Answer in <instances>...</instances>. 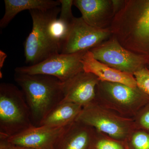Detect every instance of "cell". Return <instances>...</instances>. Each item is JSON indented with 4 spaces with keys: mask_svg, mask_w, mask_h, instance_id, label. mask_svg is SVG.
Masks as SVG:
<instances>
[{
    "mask_svg": "<svg viewBox=\"0 0 149 149\" xmlns=\"http://www.w3.org/2000/svg\"><path fill=\"white\" fill-rule=\"evenodd\" d=\"M110 29L123 47L149 66V0H124Z\"/></svg>",
    "mask_w": 149,
    "mask_h": 149,
    "instance_id": "1",
    "label": "cell"
},
{
    "mask_svg": "<svg viewBox=\"0 0 149 149\" xmlns=\"http://www.w3.org/2000/svg\"><path fill=\"white\" fill-rule=\"evenodd\" d=\"M14 80L24 93L34 126H40L48 113L64 99L63 83L55 77L15 72Z\"/></svg>",
    "mask_w": 149,
    "mask_h": 149,
    "instance_id": "2",
    "label": "cell"
},
{
    "mask_svg": "<svg viewBox=\"0 0 149 149\" xmlns=\"http://www.w3.org/2000/svg\"><path fill=\"white\" fill-rule=\"evenodd\" d=\"M61 7L29 11L32 17V31L24 43L25 62L34 65L60 53L61 45L52 37L49 30L51 22L57 18Z\"/></svg>",
    "mask_w": 149,
    "mask_h": 149,
    "instance_id": "3",
    "label": "cell"
},
{
    "mask_svg": "<svg viewBox=\"0 0 149 149\" xmlns=\"http://www.w3.org/2000/svg\"><path fill=\"white\" fill-rule=\"evenodd\" d=\"M34 126L23 92L13 84L0 85V139L8 138Z\"/></svg>",
    "mask_w": 149,
    "mask_h": 149,
    "instance_id": "4",
    "label": "cell"
},
{
    "mask_svg": "<svg viewBox=\"0 0 149 149\" xmlns=\"http://www.w3.org/2000/svg\"><path fill=\"white\" fill-rule=\"evenodd\" d=\"M95 100L123 117L133 118L148 103L149 96L138 87L100 81Z\"/></svg>",
    "mask_w": 149,
    "mask_h": 149,
    "instance_id": "5",
    "label": "cell"
},
{
    "mask_svg": "<svg viewBox=\"0 0 149 149\" xmlns=\"http://www.w3.org/2000/svg\"><path fill=\"white\" fill-rule=\"evenodd\" d=\"M76 121L122 141H126L135 129L133 118L123 117L95 100L83 107Z\"/></svg>",
    "mask_w": 149,
    "mask_h": 149,
    "instance_id": "6",
    "label": "cell"
},
{
    "mask_svg": "<svg viewBox=\"0 0 149 149\" xmlns=\"http://www.w3.org/2000/svg\"><path fill=\"white\" fill-rule=\"evenodd\" d=\"M87 51L71 54H58L34 65L17 67L15 72L49 75L64 82L84 71L81 60Z\"/></svg>",
    "mask_w": 149,
    "mask_h": 149,
    "instance_id": "7",
    "label": "cell"
},
{
    "mask_svg": "<svg viewBox=\"0 0 149 149\" xmlns=\"http://www.w3.org/2000/svg\"><path fill=\"white\" fill-rule=\"evenodd\" d=\"M90 51L95 58L102 63L133 75L147 66L145 59L123 47L112 35L108 40Z\"/></svg>",
    "mask_w": 149,
    "mask_h": 149,
    "instance_id": "8",
    "label": "cell"
},
{
    "mask_svg": "<svg viewBox=\"0 0 149 149\" xmlns=\"http://www.w3.org/2000/svg\"><path fill=\"white\" fill-rule=\"evenodd\" d=\"M110 29H101L87 24L81 17H74L67 36L62 43L61 54L90 51L111 37Z\"/></svg>",
    "mask_w": 149,
    "mask_h": 149,
    "instance_id": "9",
    "label": "cell"
},
{
    "mask_svg": "<svg viewBox=\"0 0 149 149\" xmlns=\"http://www.w3.org/2000/svg\"><path fill=\"white\" fill-rule=\"evenodd\" d=\"M67 127L32 126L7 140L11 143L32 149H54Z\"/></svg>",
    "mask_w": 149,
    "mask_h": 149,
    "instance_id": "10",
    "label": "cell"
},
{
    "mask_svg": "<svg viewBox=\"0 0 149 149\" xmlns=\"http://www.w3.org/2000/svg\"><path fill=\"white\" fill-rule=\"evenodd\" d=\"M100 82L93 73L83 71L63 83L64 99L83 107L95 100L96 88Z\"/></svg>",
    "mask_w": 149,
    "mask_h": 149,
    "instance_id": "11",
    "label": "cell"
},
{
    "mask_svg": "<svg viewBox=\"0 0 149 149\" xmlns=\"http://www.w3.org/2000/svg\"><path fill=\"white\" fill-rule=\"evenodd\" d=\"M87 24L101 29H110L116 12L113 0H74Z\"/></svg>",
    "mask_w": 149,
    "mask_h": 149,
    "instance_id": "12",
    "label": "cell"
},
{
    "mask_svg": "<svg viewBox=\"0 0 149 149\" xmlns=\"http://www.w3.org/2000/svg\"><path fill=\"white\" fill-rule=\"evenodd\" d=\"M83 70L95 75L100 81L121 83L132 88L137 87L133 74L121 72L97 60L90 51H87L81 60Z\"/></svg>",
    "mask_w": 149,
    "mask_h": 149,
    "instance_id": "13",
    "label": "cell"
},
{
    "mask_svg": "<svg viewBox=\"0 0 149 149\" xmlns=\"http://www.w3.org/2000/svg\"><path fill=\"white\" fill-rule=\"evenodd\" d=\"M95 129L79 121L68 126L54 149H91Z\"/></svg>",
    "mask_w": 149,
    "mask_h": 149,
    "instance_id": "14",
    "label": "cell"
},
{
    "mask_svg": "<svg viewBox=\"0 0 149 149\" xmlns=\"http://www.w3.org/2000/svg\"><path fill=\"white\" fill-rule=\"evenodd\" d=\"M5 11L0 21V27L5 28L17 15L25 10L49 9L60 6L59 1L53 0H4Z\"/></svg>",
    "mask_w": 149,
    "mask_h": 149,
    "instance_id": "15",
    "label": "cell"
},
{
    "mask_svg": "<svg viewBox=\"0 0 149 149\" xmlns=\"http://www.w3.org/2000/svg\"><path fill=\"white\" fill-rule=\"evenodd\" d=\"M82 109L80 105L63 100L48 113L40 125L66 127L76 121Z\"/></svg>",
    "mask_w": 149,
    "mask_h": 149,
    "instance_id": "16",
    "label": "cell"
},
{
    "mask_svg": "<svg viewBox=\"0 0 149 149\" xmlns=\"http://www.w3.org/2000/svg\"><path fill=\"white\" fill-rule=\"evenodd\" d=\"M91 149H128L126 141H118L95 130Z\"/></svg>",
    "mask_w": 149,
    "mask_h": 149,
    "instance_id": "17",
    "label": "cell"
},
{
    "mask_svg": "<svg viewBox=\"0 0 149 149\" xmlns=\"http://www.w3.org/2000/svg\"><path fill=\"white\" fill-rule=\"evenodd\" d=\"M126 142L128 149H149V132L135 128Z\"/></svg>",
    "mask_w": 149,
    "mask_h": 149,
    "instance_id": "18",
    "label": "cell"
},
{
    "mask_svg": "<svg viewBox=\"0 0 149 149\" xmlns=\"http://www.w3.org/2000/svg\"><path fill=\"white\" fill-rule=\"evenodd\" d=\"M71 24L59 18L52 20L49 25V30L52 37L61 45L66 38Z\"/></svg>",
    "mask_w": 149,
    "mask_h": 149,
    "instance_id": "19",
    "label": "cell"
},
{
    "mask_svg": "<svg viewBox=\"0 0 149 149\" xmlns=\"http://www.w3.org/2000/svg\"><path fill=\"white\" fill-rule=\"evenodd\" d=\"M133 119L135 129H143L149 132V101Z\"/></svg>",
    "mask_w": 149,
    "mask_h": 149,
    "instance_id": "20",
    "label": "cell"
},
{
    "mask_svg": "<svg viewBox=\"0 0 149 149\" xmlns=\"http://www.w3.org/2000/svg\"><path fill=\"white\" fill-rule=\"evenodd\" d=\"M137 87L149 96V69L147 66L136 71L133 74Z\"/></svg>",
    "mask_w": 149,
    "mask_h": 149,
    "instance_id": "21",
    "label": "cell"
},
{
    "mask_svg": "<svg viewBox=\"0 0 149 149\" xmlns=\"http://www.w3.org/2000/svg\"><path fill=\"white\" fill-rule=\"evenodd\" d=\"M60 3L61 11L58 18L69 24H72L74 17L72 13V0H59Z\"/></svg>",
    "mask_w": 149,
    "mask_h": 149,
    "instance_id": "22",
    "label": "cell"
},
{
    "mask_svg": "<svg viewBox=\"0 0 149 149\" xmlns=\"http://www.w3.org/2000/svg\"><path fill=\"white\" fill-rule=\"evenodd\" d=\"M0 149H32L14 145L9 142L7 139H0Z\"/></svg>",
    "mask_w": 149,
    "mask_h": 149,
    "instance_id": "23",
    "label": "cell"
},
{
    "mask_svg": "<svg viewBox=\"0 0 149 149\" xmlns=\"http://www.w3.org/2000/svg\"><path fill=\"white\" fill-rule=\"evenodd\" d=\"M148 67V69H149V66H147Z\"/></svg>",
    "mask_w": 149,
    "mask_h": 149,
    "instance_id": "24",
    "label": "cell"
},
{
    "mask_svg": "<svg viewBox=\"0 0 149 149\" xmlns=\"http://www.w3.org/2000/svg\"></svg>",
    "mask_w": 149,
    "mask_h": 149,
    "instance_id": "25",
    "label": "cell"
}]
</instances>
